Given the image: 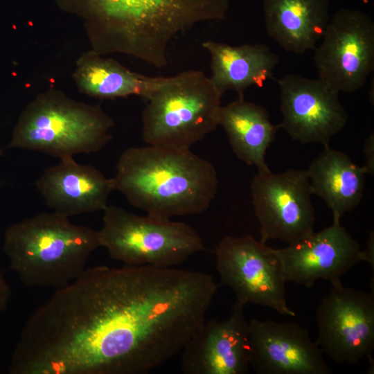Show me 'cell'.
Listing matches in <instances>:
<instances>
[{"label":"cell","mask_w":374,"mask_h":374,"mask_svg":"<svg viewBox=\"0 0 374 374\" xmlns=\"http://www.w3.org/2000/svg\"><path fill=\"white\" fill-rule=\"evenodd\" d=\"M217 286L206 273L96 266L57 289L26 321L16 374H145L180 353Z\"/></svg>","instance_id":"6da1fadb"},{"label":"cell","mask_w":374,"mask_h":374,"mask_svg":"<svg viewBox=\"0 0 374 374\" xmlns=\"http://www.w3.org/2000/svg\"><path fill=\"white\" fill-rule=\"evenodd\" d=\"M113 179L131 205L162 219L202 213L218 186L214 166L190 149L150 145L126 149Z\"/></svg>","instance_id":"7a4b0ae2"},{"label":"cell","mask_w":374,"mask_h":374,"mask_svg":"<svg viewBox=\"0 0 374 374\" xmlns=\"http://www.w3.org/2000/svg\"><path fill=\"white\" fill-rule=\"evenodd\" d=\"M100 49L132 55L157 69L179 34L224 19L230 0H89Z\"/></svg>","instance_id":"3957f363"},{"label":"cell","mask_w":374,"mask_h":374,"mask_svg":"<svg viewBox=\"0 0 374 374\" xmlns=\"http://www.w3.org/2000/svg\"><path fill=\"white\" fill-rule=\"evenodd\" d=\"M99 247L98 231L55 212L10 225L3 240L10 268L24 285L56 290L76 279Z\"/></svg>","instance_id":"277c9868"},{"label":"cell","mask_w":374,"mask_h":374,"mask_svg":"<svg viewBox=\"0 0 374 374\" xmlns=\"http://www.w3.org/2000/svg\"><path fill=\"white\" fill-rule=\"evenodd\" d=\"M222 94L196 70L166 77L147 99L142 137L150 145L190 149L218 125Z\"/></svg>","instance_id":"5b68a950"},{"label":"cell","mask_w":374,"mask_h":374,"mask_svg":"<svg viewBox=\"0 0 374 374\" xmlns=\"http://www.w3.org/2000/svg\"><path fill=\"white\" fill-rule=\"evenodd\" d=\"M113 125L111 118L98 106L47 94L24 110L8 146L60 159L73 157L102 149L112 138Z\"/></svg>","instance_id":"8992f818"},{"label":"cell","mask_w":374,"mask_h":374,"mask_svg":"<svg viewBox=\"0 0 374 374\" xmlns=\"http://www.w3.org/2000/svg\"><path fill=\"white\" fill-rule=\"evenodd\" d=\"M103 212L100 247L126 265L172 267L205 249L200 235L186 223L139 216L115 206Z\"/></svg>","instance_id":"52a82bcc"},{"label":"cell","mask_w":374,"mask_h":374,"mask_svg":"<svg viewBox=\"0 0 374 374\" xmlns=\"http://www.w3.org/2000/svg\"><path fill=\"white\" fill-rule=\"evenodd\" d=\"M316 47L319 79L337 92L361 89L374 69V22L359 9L343 8L330 19Z\"/></svg>","instance_id":"ba28073f"},{"label":"cell","mask_w":374,"mask_h":374,"mask_svg":"<svg viewBox=\"0 0 374 374\" xmlns=\"http://www.w3.org/2000/svg\"><path fill=\"white\" fill-rule=\"evenodd\" d=\"M251 190L262 242L280 240L292 244L314 232L315 214L306 170L258 171Z\"/></svg>","instance_id":"9c48e42d"},{"label":"cell","mask_w":374,"mask_h":374,"mask_svg":"<svg viewBox=\"0 0 374 374\" xmlns=\"http://www.w3.org/2000/svg\"><path fill=\"white\" fill-rule=\"evenodd\" d=\"M215 256L221 281L238 301L295 317L286 301V282L271 247L250 235L226 236L218 244Z\"/></svg>","instance_id":"30bf717a"},{"label":"cell","mask_w":374,"mask_h":374,"mask_svg":"<svg viewBox=\"0 0 374 374\" xmlns=\"http://www.w3.org/2000/svg\"><path fill=\"white\" fill-rule=\"evenodd\" d=\"M331 285L317 308V344L335 362L354 365L366 357L373 365V292Z\"/></svg>","instance_id":"8fae6325"},{"label":"cell","mask_w":374,"mask_h":374,"mask_svg":"<svg viewBox=\"0 0 374 374\" xmlns=\"http://www.w3.org/2000/svg\"><path fill=\"white\" fill-rule=\"evenodd\" d=\"M276 82L283 117L278 127L294 141L329 145L348 119L339 92L319 78L296 74H286Z\"/></svg>","instance_id":"7c38bea8"},{"label":"cell","mask_w":374,"mask_h":374,"mask_svg":"<svg viewBox=\"0 0 374 374\" xmlns=\"http://www.w3.org/2000/svg\"><path fill=\"white\" fill-rule=\"evenodd\" d=\"M285 282L306 287L319 280L331 285L362 261L368 262L359 244L340 224H334L281 249L272 248Z\"/></svg>","instance_id":"4fadbf2b"},{"label":"cell","mask_w":374,"mask_h":374,"mask_svg":"<svg viewBox=\"0 0 374 374\" xmlns=\"http://www.w3.org/2000/svg\"><path fill=\"white\" fill-rule=\"evenodd\" d=\"M245 305L237 300L226 319L205 321L181 351L184 373H248L250 331L244 315Z\"/></svg>","instance_id":"5bb4252c"},{"label":"cell","mask_w":374,"mask_h":374,"mask_svg":"<svg viewBox=\"0 0 374 374\" xmlns=\"http://www.w3.org/2000/svg\"><path fill=\"white\" fill-rule=\"evenodd\" d=\"M249 364L259 374H330L323 351L296 323L249 321Z\"/></svg>","instance_id":"9a60e30c"},{"label":"cell","mask_w":374,"mask_h":374,"mask_svg":"<svg viewBox=\"0 0 374 374\" xmlns=\"http://www.w3.org/2000/svg\"><path fill=\"white\" fill-rule=\"evenodd\" d=\"M35 184L53 212L67 217L104 211L115 190L113 178L92 166L77 163L73 157L48 168Z\"/></svg>","instance_id":"2e32d148"},{"label":"cell","mask_w":374,"mask_h":374,"mask_svg":"<svg viewBox=\"0 0 374 374\" xmlns=\"http://www.w3.org/2000/svg\"><path fill=\"white\" fill-rule=\"evenodd\" d=\"M269 36L296 54L314 50L330 19V0H263Z\"/></svg>","instance_id":"e0dca14e"},{"label":"cell","mask_w":374,"mask_h":374,"mask_svg":"<svg viewBox=\"0 0 374 374\" xmlns=\"http://www.w3.org/2000/svg\"><path fill=\"white\" fill-rule=\"evenodd\" d=\"M202 47L211 57L212 82L222 94L233 90L238 98H244L248 87H260L273 78L279 61L278 55L262 44L231 46L206 41Z\"/></svg>","instance_id":"ac0fdd59"},{"label":"cell","mask_w":374,"mask_h":374,"mask_svg":"<svg viewBox=\"0 0 374 374\" xmlns=\"http://www.w3.org/2000/svg\"><path fill=\"white\" fill-rule=\"evenodd\" d=\"M305 170L312 194L330 209L332 223L340 224L342 216L360 203L367 172L346 153L324 146Z\"/></svg>","instance_id":"d6986e66"},{"label":"cell","mask_w":374,"mask_h":374,"mask_svg":"<svg viewBox=\"0 0 374 374\" xmlns=\"http://www.w3.org/2000/svg\"><path fill=\"white\" fill-rule=\"evenodd\" d=\"M218 125L224 130L237 157L258 171L269 170L265 155L274 142L278 125H274L267 110L244 98L222 106Z\"/></svg>","instance_id":"ffe728a7"},{"label":"cell","mask_w":374,"mask_h":374,"mask_svg":"<svg viewBox=\"0 0 374 374\" xmlns=\"http://www.w3.org/2000/svg\"><path fill=\"white\" fill-rule=\"evenodd\" d=\"M76 80L85 93L100 98L138 95L147 99L166 77H148L131 71L117 62L91 55L76 72Z\"/></svg>","instance_id":"44dd1931"},{"label":"cell","mask_w":374,"mask_h":374,"mask_svg":"<svg viewBox=\"0 0 374 374\" xmlns=\"http://www.w3.org/2000/svg\"><path fill=\"white\" fill-rule=\"evenodd\" d=\"M364 154L367 174L373 175L374 172V135L370 134L364 143Z\"/></svg>","instance_id":"7402d4cb"},{"label":"cell","mask_w":374,"mask_h":374,"mask_svg":"<svg viewBox=\"0 0 374 374\" xmlns=\"http://www.w3.org/2000/svg\"><path fill=\"white\" fill-rule=\"evenodd\" d=\"M11 298L9 284L0 273V316L6 310Z\"/></svg>","instance_id":"603a6c76"},{"label":"cell","mask_w":374,"mask_h":374,"mask_svg":"<svg viewBox=\"0 0 374 374\" xmlns=\"http://www.w3.org/2000/svg\"><path fill=\"white\" fill-rule=\"evenodd\" d=\"M366 253V256H367V258H368V263L370 265H372V267H373L374 265V263H373V233H371L370 234V236L368 238V243H367V247H366V249H364Z\"/></svg>","instance_id":"cb8c5ba5"},{"label":"cell","mask_w":374,"mask_h":374,"mask_svg":"<svg viewBox=\"0 0 374 374\" xmlns=\"http://www.w3.org/2000/svg\"><path fill=\"white\" fill-rule=\"evenodd\" d=\"M3 154V150L0 148V157Z\"/></svg>","instance_id":"d4e9b609"}]
</instances>
